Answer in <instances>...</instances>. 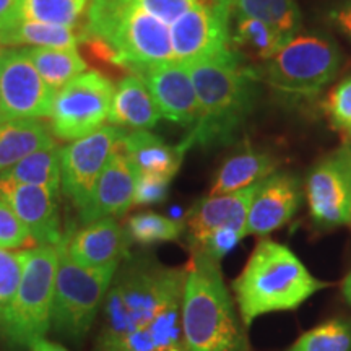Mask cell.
<instances>
[{
  "mask_svg": "<svg viewBox=\"0 0 351 351\" xmlns=\"http://www.w3.org/2000/svg\"><path fill=\"white\" fill-rule=\"evenodd\" d=\"M231 21L232 0H90L83 36L106 43L129 72L231 49Z\"/></svg>",
  "mask_w": 351,
  "mask_h": 351,
  "instance_id": "obj_1",
  "label": "cell"
},
{
  "mask_svg": "<svg viewBox=\"0 0 351 351\" xmlns=\"http://www.w3.org/2000/svg\"><path fill=\"white\" fill-rule=\"evenodd\" d=\"M187 67L197 95V121L182 143L187 150L232 143L257 106L256 65L231 47Z\"/></svg>",
  "mask_w": 351,
  "mask_h": 351,
  "instance_id": "obj_2",
  "label": "cell"
},
{
  "mask_svg": "<svg viewBox=\"0 0 351 351\" xmlns=\"http://www.w3.org/2000/svg\"><path fill=\"white\" fill-rule=\"evenodd\" d=\"M186 276L187 267L169 269L153 257L127 256L104 296L96 351L106 350L148 326L168 302L182 298Z\"/></svg>",
  "mask_w": 351,
  "mask_h": 351,
  "instance_id": "obj_3",
  "label": "cell"
},
{
  "mask_svg": "<svg viewBox=\"0 0 351 351\" xmlns=\"http://www.w3.org/2000/svg\"><path fill=\"white\" fill-rule=\"evenodd\" d=\"M328 283L315 278L288 245L262 239L232 282L241 322L249 328L254 320L271 313L296 311Z\"/></svg>",
  "mask_w": 351,
  "mask_h": 351,
  "instance_id": "obj_4",
  "label": "cell"
},
{
  "mask_svg": "<svg viewBox=\"0 0 351 351\" xmlns=\"http://www.w3.org/2000/svg\"><path fill=\"white\" fill-rule=\"evenodd\" d=\"M243 327L223 282L219 261L192 251L182 295L187 351H249Z\"/></svg>",
  "mask_w": 351,
  "mask_h": 351,
  "instance_id": "obj_5",
  "label": "cell"
},
{
  "mask_svg": "<svg viewBox=\"0 0 351 351\" xmlns=\"http://www.w3.org/2000/svg\"><path fill=\"white\" fill-rule=\"evenodd\" d=\"M343 62L340 47L327 34H298L271 59L256 65L261 83L283 96L313 98L337 77Z\"/></svg>",
  "mask_w": 351,
  "mask_h": 351,
  "instance_id": "obj_6",
  "label": "cell"
},
{
  "mask_svg": "<svg viewBox=\"0 0 351 351\" xmlns=\"http://www.w3.org/2000/svg\"><path fill=\"white\" fill-rule=\"evenodd\" d=\"M21 282L0 324V337L13 348L32 346L51 327L52 298L59 252L54 245H36L23 251Z\"/></svg>",
  "mask_w": 351,
  "mask_h": 351,
  "instance_id": "obj_7",
  "label": "cell"
},
{
  "mask_svg": "<svg viewBox=\"0 0 351 351\" xmlns=\"http://www.w3.org/2000/svg\"><path fill=\"white\" fill-rule=\"evenodd\" d=\"M57 252L59 265L52 298L51 326L72 343H80L103 306L117 267L90 269L70 261L62 249L57 247Z\"/></svg>",
  "mask_w": 351,
  "mask_h": 351,
  "instance_id": "obj_8",
  "label": "cell"
},
{
  "mask_svg": "<svg viewBox=\"0 0 351 351\" xmlns=\"http://www.w3.org/2000/svg\"><path fill=\"white\" fill-rule=\"evenodd\" d=\"M114 83L98 70H86L56 93L49 129L56 138L73 142L108 121Z\"/></svg>",
  "mask_w": 351,
  "mask_h": 351,
  "instance_id": "obj_9",
  "label": "cell"
},
{
  "mask_svg": "<svg viewBox=\"0 0 351 351\" xmlns=\"http://www.w3.org/2000/svg\"><path fill=\"white\" fill-rule=\"evenodd\" d=\"M304 194L314 225L322 230L351 225V145L319 160L306 178Z\"/></svg>",
  "mask_w": 351,
  "mask_h": 351,
  "instance_id": "obj_10",
  "label": "cell"
},
{
  "mask_svg": "<svg viewBox=\"0 0 351 351\" xmlns=\"http://www.w3.org/2000/svg\"><path fill=\"white\" fill-rule=\"evenodd\" d=\"M125 135V129L109 124L59 148L60 192L77 208H82L90 197L99 174Z\"/></svg>",
  "mask_w": 351,
  "mask_h": 351,
  "instance_id": "obj_11",
  "label": "cell"
},
{
  "mask_svg": "<svg viewBox=\"0 0 351 351\" xmlns=\"http://www.w3.org/2000/svg\"><path fill=\"white\" fill-rule=\"evenodd\" d=\"M56 91L43 80L23 47L0 54V99L5 122L49 117Z\"/></svg>",
  "mask_w": 351,
  "mask_h": 351,
  "instance_id": "obj_12",
  "label": "cell"
},
{
  "mask_svg": "<svg viewBox=\"0 0 351 351\" xmlns=\"http://www.w3.org/2000/svg\"><path fill=\"white\" fill-rule=\"evenodd\" d=\"M134 73L147 85L165 119L192 127L197 121V95L186 64H158L134 67Z\"/></svg>",
  "mask_w": 351,
  "mask_h": 351,
  "instance_id": "obj_13",
  "label": "cell"
},
{
  "mask_svg": "<svg viewBox=\"0 0 351 351\" xmlns=\"http://www.w3.org/2000/svg\"><path fill=\"white\" fill-rule=\"evenodd\" d=\"M129 236L116 218H104L64 231L59 249L78 265L101 269L119 267L129 256Z\"/></svg>",
  "mask_w": 351,
  "mask_h": 351,
  "instance_id": "obj_14",
  "label": "cell"
},
{
  "mask_svg": "<svg viewBox=\"0 0 351 351\" xmlns=\"http://www.w3.org/2000/svg\"><path fill=\"white\" fill-rule=\"evenodd\" d=\"M138 173L121 147L112 153L93 191L82 208H78L80 225L104 218H117L134 205L135 184Z\"/></svg>",
  "mask_w": 351,
  "mask_h": 351,
  "instance_id": "obj_15",
  "label": "cell"
},
{
  "mask_svg": "<svg viewBox=\"0 0 351 351\" xmlns=\"http://www.w3.org/2000/svg\"><path fill=\"white\" fill-rule=\"evenodd\" d=\"M0 194L5 199L34 243L59 247L64 239L59 195L47 189L0 179Z\"/></svg>",
  "mask_w": 351,
  "mask_h": 351,
  "instance_id": "obj_16",
  "label": "cell"
},
{
  "mask_svg": "<svg viewBox=\"0 0 351 351\" xmlns=\"http://www.w3.org/2000/svg\"><path fill=\"white\" fill-rule=\"evenodd\" d=\"M257 186L245 187L243 191L223 195H208L195 202L186 215V236L192 249L199 247L210 234L218 230H234L245 236L247 213Z\"/></svg>",
  "mask_w": 351,
  "mask_h": 351,
  "instance_id": "obj_17",
  "label": "cell"
},
{
  "mask_svg": "<svg viewBox=\"0 0 351 351\" xmlns=\"http://www.w3.org/2000/svg\"><path fill=\"white\" fill-rule=\"evenodd\" d=\"M302 192L296 176L275 173L258 182L247 213L245 232L267 236L295 217L301 207Z\"/></svg>",
  "mask_w": 351,
  "mask_h": 351,
  "instance_id": "obj_18",
  "label": "cell"
},
{
  "mask_svg": "<svg viewBox=\"0 0 351 351\" xmlns=\"http://www.w3.org/2000/svg\"><path fill=\"white\" fill-rule=\"evenodd\" d=\"M155 99L145 83L134 73H127L114 86L109 109V124L132 130H150L161 119Z\"/></svg>",
  "mask_w": 351,
  "mask_h": 351,
  "instance_id": "obj_19",
  "label": "cell"
},
{
  "mask_svg": "<svg viewBox=\"0 0 351 351\" xmlns=\"http://www.w3.org/2000/svg\"><path fill=\"white\" fill-rule=\"evenodd\" d=\"M122 150L138 174H160L173 179L181 168L187 148L181 143L171 147L150 130H134L122 140Z\"/></svg>",
  "mask_w": 351,
  "mask_h": 351,
  "instance_id": "obj_20",
  "label": "cell"
},
{
  "mask_svg": "<svg viewBox=\"0 0 351 351\" xmlns=\"http://www.w3.org/2000/svg\"><path fill=\"white\" fill-rule=\"evenodd\" d=\"M276 171L275 158L261 150H245L231 156L219 168L208 195H223L256 186Z\"/></svg>",
  "mask_w": 351,
  "mask_h": 351,
  "instance_id": "obj_21",
  "label": "cell"
},
{
  "mask_svg": "<svg viewBox=\"0 0 351 351\" xmlns=\"http://www.w3.org/2000/svg\"><path fill=\"white\" fill-rule=\"evenodd\" d=\"M52 145H56L52 132L39 119L3 122L0 125V173Z\"/></svg>",
  "mask_w": 351,
  "mask_h": 351,
  "instance_id": "obj_22",
  "label": "cell"
},
{
  "mask_svg": "<svg viewBox=\"0 0 351 351\" xmlns=\"http://www.w3.org/2000/svg\"><path fill=\"white\" fill-rule=\"evenodd\" d=\"M232 19L236 23L231 26V47L257 65L271 59L287 44L282 34L261 20L238 15Z\"/></svg>",
  "mask_w": 351,
  "mask_h": 351,
  "instance_id": "obj_23",
  "label": "cell"
},
{
  "mask_svg": "<svg viewBox=\"0 0 351 351\" xmlns=\"http://www.w3.org/2000/svg\"><path fill=\"white\" fill-rule=\"evenodd\" d=\"M83 39V28H67L38 23V21L19 20L10 28L0 32V43L3 46H34L59 47V49H78Z\"/></svg>",
  "mask_w": 351,
  "mask_h": 351,
  "instance_id": "obj_24",
  "label": "cell"
},
{
  "mask_svg": "<svg viewBox=\"0 0 351 351\" xmlns=\"http://www.w3.org/2000/svg\"><path fill=\"white\" fill-rule=\"evenodd\" d=\"M232 15L263 21L287 43L296 38L302 28V13L296 0H232Z\"/></svg>",
  "mask_w": 351,
  "mask_h": 351,
  "instance_id": "obj_25",
  "label": "cell"
},
{
  "mask_svg": "<svg viewBox=\"0 0 351 351\" xmlns=\"http://www.w3.org/2000/svg\"><path fill=\"white\" fill-rule=\"evenodd\" d=\"M43 80L52 90L59 91L69 82L86 72L88 64L78 49H59V47H23Z\"/></svg>",
  "mask_w": 351,
  "mask_h": 351,
  "instance_id": "obj_26",
  "label": "cell"
},
{
  "mask_svg": "<svg viewBox=\"0 0 351 351\" xmlns=\"http://www.w3.org/2000/svg\"><path fill=\"white\" fill-rule=\"evenodd\" d=\"M0 179L39 186L51 191L52 194L60 195L59 147L52 145V147L32 153L16 165H13L12 168L2 171Z\"/></svg>",
  "mask_w": 351,
  "mask_h": 351,
  "instance_id": "obj_27",
  "label": "cell"
},
{
  "mask_svg": "<svg viewBox=\"0 0 351 351\" xmlns=\"http://www.w3.org/2000/svg\"><path fill=\"white\" fill-rule=\"evenodd\" d=\"M88 0H21L20 20L83 28Z\"/></svg>",
  "mask_w": 351,
  "mask_h": 351,
  "instance_id": "obj_28",
  "label": "cell"
},
{
  "mask_svg": "<svg viewBox=\"0 0 351 351\" xmlns=\"http://www.w3.org/2000/svg\"><path fill=\"white\" fill-rule=\"evenodd\" d=\"M124 230L134 243L152 245L178 241L186 231V226H184V221H176L158 213L143 212L127 219Z\"/></svg>",
  "mask_w": 351,
  "mask_h": 351,
  "instance_id": "obj_29",
  "label": "cell"
},
{
  "mask_svg": "<svg viewBox=\"0 0 351 351\" xmlns=\"http://www.w3.org/2000/svg\"><path fill=\"white\" fill-rule=\"evenodd\" d=\"M287 351H351V319L327 320L301 335Z\"/></svg>",
  "mask_w": 351,
  "mask_h": 351,
  "instance_id": "obj_30",
  "label": "cell"
},
{
  "mask_svg": "<svg viewBox=\"0 0 351 351\" xmlns=\"http://www.w3.org/2000/svg\"><path fill=\"white\" fill-rule=\"evenodd\" d=\"M25 254L0 247V324L19 291L23 274Z\"/></svg>",
  "mask_w": 351,
  "mask_h": 351,
  "instance_id": "obj_31",
  "label": "cell"
},
{
  "mask_svg": "<svg viewBox=\"0 0 351 351\" xmlns=\"http://www.w3.org/2000/svg\"><path fill=\"white\" fill-rule=\"evenodd\" d=\"M36 247L32 234L26 230L16 213L13 212L10 204L0 194V247L19 249V247Z\"/></svg>",
  "mask_w": 351,
  "mask_h": 351,
  "instance_id": "obj_32",
  "label": "cell"
},
{
  "mask_svg": "<svg viewBox=\"0 0 351 351\" xmlns=\"http://www.w3.org/2000/svg\"><path fill=\"white\" fill-rule=\"evenodd\" d=\"M326 109L332 124L351 135V77L333 86L327 96Z\"/></svg>",
  "mask_w": 351,
  "mask_h": 351,
  "instance_id": "obj_33",
  "label": "cell"
},
{
  "mask_svg": "<svg viewBox=\"0 0 351 351\" xmlns=\"http://www.w3.org/2000/svg\"><path fill=\"white\" fill-rule=\"evenodd\" d=\"M173 179L160 174H138L135 184L134 205L147 207V205L161 204L166 197Z\"/></svg>",
  "mask_w": 351,
  "mask_h": 351,
  "instance_id": "obj_34",
  "label": "cell"
},
{
  "mask_svg": "<svg viewBox=\"0 0 351 351\" xmlns=\"http://www.w3.org/2000/svg\"><path fill=\"white\" fill-rule=\"evenodd\" d=\"M243 238L244 236L241 234V232L225 228V230L215 231L213 234H210L208 238L199 245V247L192 249V251L205 252L208 254V256H212L213 258H217V261H221V258L225 257Z\"/></svg>",
  "mask_w": 351,
  "mask_h": 351,
  "instance_id": "obj_35",
  "label": "cell"
},
{
  "mask_svg": "<svg viewBox=\"0 0 351 351\" xmlns=\"http://www.w3.org/2000/svg\"><path fill=\"white\" fill-rule=\"evenodd\" d=\"M330 20L351 39V0H341L328 13Z\"/></svg>",
  "mask_w": 351,
  "mask_h": 351,
  "instance_id": "obj_36",
  "label": "cell"
},
{
  "mask_svg": "<svg viewBox=\"0 0 351 351\" xmlns=\"http://www.w3.org/2000/svg\"><path fill=\"white\" fill-rule=\"evenodd\" d=\"M21 0H0V32L20 20Z\"/></svg>",
  "mask_w": 351,
  "mask_h": 351,
  "instance_id": "obj_37",
  "label": "cell"
},
{
  "mask_svg": "<svg viewBox=\"0 0 351 351\" xmlns=\"http://www.w3.org/2000/svg\"><path fill=\"white\" fill-rule=\"evenodd\" d=\"M29 348H32V351H69L67 348H64L62 345L54 343V341H47L44 339L34 340Z\"/></svg>",
  "mask_w": 351,
  "mask_h": 351,
  "instance_id": "obj_38",
  "label": "cell"
},
{
  "mask_svg": "<svg viewBox=\"0 0 351 351\" xmlns=\"http://www.w3.org/2000/svg\"><path fill=\"white\" fill-rule=\"evenodd\" d=\"M341 295H343L345 301L351 306V270L348 271V275L345 276L343 283H341Z\"/></svg>",
  "mask_w": 351,
  "mask_h": 351,
  "instance_id": "obj_39",
  "label": "cell"
},
{
  "mask_svg": "<svg viewBox=\"0 0 351 351\" xmlns=\"http://www.w3.org/2000/svg\"><path fill=\"white\" fill-rule=\"evenodd\" d=\"M5 122V117H3V109H2V99H0V125Z\"/></svg>",
  "mask_w": 351,
  "mask_h": 351,
  "instance_id": "obj_40",
  "label": "cell"
},
{
  "mask_svg": "<svg viewBox=\"0 0 351 351\" xmlns=\"http://www.w3.org/2000/svg\"><path fill=\"white\" fill-rule=\"evenodd\" d=\"M5 49H7V47H5V46H3V44H2V43H0V54H2V52H3V51H5Z\"/></svg>",
  "mask_w": 351,
  "mask_h": 351,
  "instance_id": "obj_41",
  "label": "cell"
}]
</instances>
